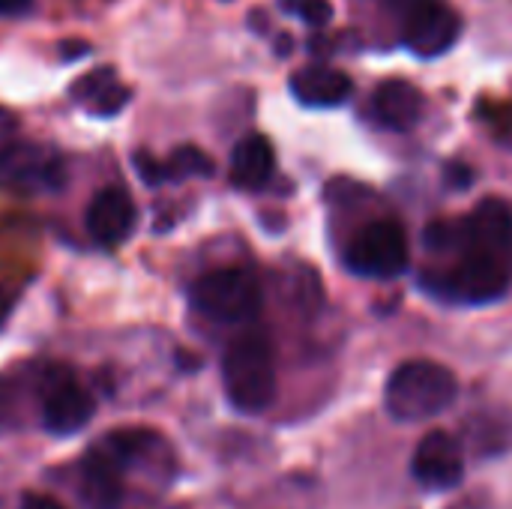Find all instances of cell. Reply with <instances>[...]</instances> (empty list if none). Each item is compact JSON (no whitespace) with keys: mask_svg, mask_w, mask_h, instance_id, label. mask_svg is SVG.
Instances as JSON below:
<instances>
[{"mask_svg":"<svg viewBox=\"0 0 512 509\" xmlns=\"http://www.w3.org/2000/svg\"><path fill=\"white\" fill-rule=\"evenodd\" d=\"M459 261L435 276H423V288L456 306H489L507 297L512 285V255L489 249L462 234V222H456V246Z\"/></svg>","mask_w":512,"mask_h":509,"instance_id":"cell-1","label":"cell"},{"mask_svg":"<svg viewBox=\"0 0 512 509\" xmlns=\"http://www.w3.org/2000/svg\"><path fill=\"white\" fill-rule=\"evenodd\" d=\"M222 387L234 411L261 414L276 399V357L267 333L237 336L222 357Z\"/></svg>","mask_w":512,"mask_h":509,"instance_id":"cell-2","label":"cell"},{"mask_svg":"<svg viewBox=\"0 0 512 509\" xmlns=\"http://www.w3.org/2000/svg\"><path fill=\"white\" fill-rule=\"evenodd\" d=\"M459 396L456 375L432 360H408L387 378L384 408L399 423H423L444 414Z\"/></svg>","mask_w":512,"mask_h":509,"instance_id":"cell-3","label":"cell"},{"mask_svg":"<svg viewBox=\"0 0 512 509\" xmlns=\"http://www.w3.org/2000/svg\"><path fill=\"white\" fill-rule=\"evenodd\" d=\"M189 303L210 321L219 324H249L261 312V285L255 273L243 267H222L204 273L189 288Z\"/></svg>","mask_w":512,"mask_h":509,"instance_id":"cell-4","label":"cell"},{"mask_svg":"<svg viewBox=\"0 0 512 509\" xmlns=\"http://www.w3.org/2000/svg\"><path fill=\"white\" fill-rule=\"evenodd\" d=\"M411 246L408 234L396 219H375L360 228L345 249V270L360 279L387 282L408 270Z\"/></svg>","mask_w":512,"mask_h":509,"instance_id":"cell-5","label":"cell"},{"mask_svg":"<svg viewBox=\"0 0 512 509\" xmlns=\"http://www.w3.org/2000/svg\"><path fill=\"white\" fill-rule=\"evenodd\" d=\"M96 414V399L63 366H45L39 372V417L42 429L54 438L78 435Z\"/></svg>","mask_w":512,"mask_h":509,"instance_id":"cell-6","label":"cell"},{"mask_svg":"<svg viewBox=\"0 0 512 509\" xmlns=\"http://www.w3.org/2000/svg\"><path fill=\"white\" fill-rule=\"evenodd\" d=\"M93 447L102 450L123 474L141 468V471L156 474L159 480H171V471H174L171 447L153 429H114L102 435Z\"/></svg>","mask_w":512,"mask_h":509,"instance_id":"cell-7","label":"cell"},{"mask_svg":"<svg viewBox=\"0 0 512 509\" xmlns=\"http://www.w3.org/2000/svg\"><path fill=\"white\" fill-rule=\"evenodd\" d=\"M0 180L24 192H57L66 183V171L54 150L18 141L0 162Z\"/></svg>","mask_w":512,"mask_h":509,"instance_id":"cell-8","label":"cell"},{"mask_svg":"<svg viewBox=\"0 0 512 509\" xmlns=\"http://www.w3.org/2000/svg\"><path fill=\"white\" fill-rule=\"evenodd\" d=\"M411 474L423 489L432 492H447L456 489L465 477V456L462 444L450 432H429L411 459Z\"/></svg>","mask_w":512,"mask_h":509,"instance_id":"cell-9","label":"cell"},{"mask_svg":"<svg viewBox=\"0 0 512 509\" xmlns=\"http://www.w3.org/2000/svg\"><path fill=\"white\" fill-rule=\"evenodd\" d=\"M459 36H462V18L438 0L426 3L423 9H417L402 21V39L408 51L426 60L447 54L459 42Z\"/></svg>","mask_w":512,"mask_h":509,"instance_id":"cell-10","label":"cell"},{"mask_svg":"<svg viewBox=\"0 0 512 509\" xmlns=\"http://www.w3.org/2000/svg\"><path fill=\"white\" fill-rule=\"evenodd\" d=\"M84 222H87V231H90V237L96 243L117 246V243L132 237L135 222H138V210H135V201L129 198L126 189L105 186L87 204V219Z\"/></svg>","mask_w":512,"mask_h":509,"instance_id":"cell-11","label":"cell"},{"mask_svg":"<svg viewBox=\"0 0 512 509\" xmlns=\"http://www.w3.org/2000/svg\"><path fill=\"white\" fill-rule=\"evenodd\" d=\"M126 474L96 447L75 465V489L87 509H117L123 501Z\"/></svg>","mask_w":512,"mask_h":509,"instance_id":"cell-12","label":"cell"},{"mask_svg":"<svg viewBox=\"0 0 512 509\" xmlns=\"http://www.w3.org/2000/svg\"><path fill=\"white\" fill-rule=\"evenodd\" d=\"M291 93L306 108H336L354 96V81L348 72L324 63H312L294 72Z\"/></svg>","mask_w":512,"mask_h":509,"instance_id":"cell-13","label":"cell"},{"mask_svg":"<svg viewBox=\"0 0 512 509\" xmlns=\"http://www.w3.org/2000/svg\"><path fill=\"white\" fill-rule=\"evenodd\" d=\"M423 111H426L423 93L405 78H390V81L378 84V90L372 96V117L393 132L414 129L423 120Z\"/></svg>","mask_w":512,"mask_h":509,"instance_id":"cell-14","label":"cell"},{"mask_svg":"<svg viewBox=\"0 0 512 509\" xmlns=\"http://www.w3.org/2000/svg\"><path fill=\"white\" fill-rule=\"evenodd\" d=\"M273 168H276V153L264 135L252 132L237 141V147L231 153V183L234 186H240L246 192H258L273 180Z\"/></svg>","mask_w":512,"mask_h":509,"instance_id":"cell-15","label":"cell"},{"mask_svg":"<svg viewBox=\"0 0 512 509\" xmlns=\"http://www.w3.org/2000/svg\"><path fill=\"white\" fill-rule=\"evenodd\" d=\"M216 168H213V159L207 153H201L198 147L186 144V147H177L168 159H165V177L168 183H180L186 177H210Z\"/></svg>","mask_w":512,"mask_h":509,"instance_id":"cell-16","label":"cell"},{"mask_svg":"<svg viewBox=\"0 0 512 509\" xmlns=\"http://www.w3.org/2000/svg\"><path fill=\"white\" fill-rule=\"evenodd\" d=\"M117 81V72L111 69V66H99V69H93V72H87V75H81L72 87H69V96L75 99V102H90L93 96H99L105 87H111Z\"/></svg>","mask_w":512,"mask_h":509,"instance_id":"cell-17","label":"cell"},{"mask_svg":"<svg viewBox=\"0 0 512 509\" xmlns=\"http://www.w3.org/2000/svg\"><path fill=\"white\" fill-rule=\"evenodd\" d=\"M129 87H123V84H111V87H105L99 96H93L90 102H87V111L90 114H96V117H114V114H120L123 108H126V102H129Z\"/></svg>","mask_w":512,"mask_h":509,"instance_id":"cell-18","label":"cell"},{"mask_svg":"<svg viewBox=\"0 0 512 509\" xmlns=\"http://www.w3.org/2000/svg\"><path fill=\"white\" fill-rule=\"evenodd\" d=\"M282 9L303 18L312 27H324L330 21V15H333L327 0H282Z\"/></svg>","mask_w":512,"mask_h":509,"instance_id":"cell-19","label":"cell"},{"mask_svg":"<svg viewBox=\"0 0 512 509\" xmlns=\"http://www.w3.org/2000/svg\"><path fill=\"white\" fill-rule=\"evenodd\" d=\"M132 165H135L141 183H147V186H162V183H168V177H165V162H159L150 150H138V153L132 156Z\"/></svg>","mask_w":512,"mask_h":509,"instance_id":"cell-20","label":"cell"},{"mask_svg":"<svg viewBox=\"0 0 512 509\" xmlns=\"http://www.w3.org/2000/svg\"><path fill=\"white\" fill-rule=\"evenodd\" d=\"M21 138H18V120L6 111V108H0V162L9 156V150L18 144Z\"/></svg>","mask_w":512,"mask_h":509,"instance_id":"cell-21","label":"cell"},{"mask_svg":"<svg viewBox=\"0 0 512 509\" xmlns=\"http://www.w3.org/2000/svg\"><path fill=\"white\" fill-rule=\"evenodd\" d=\"M21 509H69V507H63V504H60L57 498H51V495H36V492H30V495H24Z\"/></svg>","mask_w":512,"mask_h":509,"instance_id":"cell-22","label":"cell"},{"mask_svg":"<svg viewBox=\"0 0 512 509\" xmlns=\"http://www.w3.org/2000/svg\"><path fill=\"white\" fill-rule=\"evenodd\" d=\"M390 9H393V15H399L402 21L408 18V15H414L417 9H423L426 3H432V0H384Z\"/></svg>","mask_w":512,"mask_h":509,"instance_id":"cell-23","label":"cell"},{"mask_svg":"<svg viewBox=\"0 0 512 509\" xmlns=\"http://www.w3.org/2000/svg\"><path fill=\"white\" fill-rule=\"evenodd\" d=\"M60 57L63 60H78V57H84L87 51H90V45L87 42H60Z\"/></svg>","mask_w":512,"mask_h":509,"instance_id":"cell-24","label":"cell"},{"mask_svg":"<svg viewBox=\"0 0 512 509\" xmlns=\"http://www.w3.org/2000/svg\"><path fill=\"white\" fill-rule=\"evenodd\" d=\"M33 0H0V15H18L30 6Z\"/></svg>","mask_w":512,"mask_h":509,"instance_id":"cell-25","label":"cell"}]
</instances>
